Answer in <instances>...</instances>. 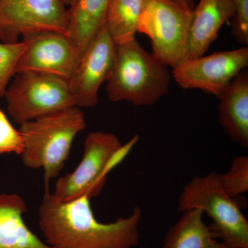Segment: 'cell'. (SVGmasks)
<instances>
[{
    "instance_id": "6da1fadb",
    "label": "cell",
    "mask_w": 248,
    "mask_h": 248,
    "mask_svg": "<svg viewBox=\"0 0 248 248\" xmlns=\"http://www.w3.org/2000/svg\"><path fill=\"white\" fill-rule=\"evenodd\" d=\"M91 199L84 196L60 202L45 192L38 210L40 229L46 243L54 248H134L140 243L141 209L112 223L98 221Z\"/></svg>"
},
{
    "instance_id": "7a4b0ae2",
    "label": "cell",
    "mask_w": 248,
    "mask_h": 248,
    "mask_svg": "<svg viewBox=\"0 0 248 248\" xmlns=\"http://www.w3.org/2000/svg\"><path fill=\"white\" fill-rule=\"evenodd\" d=\"M86 126L84 112L77 107L21 124L22 164L28 169L43 170L45 192L50 180L60 176L75 139Z\"/></svg>"
},
{
    "instance_id": "3957f363",
    "label": "cell",
    "mask_w": 248,
    "mask_h": 248,
    "mask_svg": "<svg viewBox=\"0 0 248 248\" xmlns=\"http://www.w3.org/2000/svg\"><path fill=\"white\" fill-rule=\"evenodd\" d=\"M168 68L136 40L117 45L107 81L109 99L138 107L153 105L169 93L172 75Z\"/></svg>"
},
{
    "instance_id": "277c9868",
    "label": "cell",
    "mask_w": 248,
    "mask_h": 248,
    "mask_svg": "<svg viewBox=\"0 0 248 248\" xmlns=\"http://www.w3.org/2000/svg\"><path fill=\"white\" fill-rule=\"evenodd\" d=\"M139 140L138 135L123 145L115 135L92 132L85 140L84 153L79 165L73 172L58 177L53 195L60 202H70L100 195L107 184L108 175L130 153Z\"/></svg>"
},
{
    "instance_id": "5b68a950",
    "label": "cell",
    "mask_w": 248,
    "mask_h": 248,
    "mask_svg": "<svg viewBox=\"0 0 248 248\" xmlns=\"http://www.w3.org/2000/svg\"><path fill=\"white\" fill-rule=\"evenodd\" d=\"M200 208L208 214L214 237L227 248H248V221L239 205L227 195L219 174L208 173L195 177L183 189L178 203L179 213Z\"/></svg>"
},
{
    "instance_id": "8992f818",
    "label": "cell",
    "mask_w": 248,
    "mask_h": 248,
    "mask_svg": "<svg viewBox=\"0 0 248 248\" xmlns=\"http://www.w3.org/2000/svg\"><path fill=\"white\" fill-rule=\"evenodd\" d=\"M192 14L177 0H144L138 32L149 37L152 53L168 67L186 60Z\"/></svg>"
},
{
    "instance_id": "52a82bcc",
    "label": "cell",
    "mask_w": 248,
    "mask_h": 248,
    "mask_svg": "<svg viewBox=\"0 0 248 248\" xmlns=\"http://www.w3.org/2000/svg\"><path fill=\"white\" fill-rule=\"evenodd\" d=\"M14 78L4 96L8 113L19 125L77 107L67 80L35 72L16 73Z\"/></svg>"
},
{
    "instance_id": "ba28073f",
    "label": "cell",
    "mask_w": 248,
    "mask_h": 248,
    "mask_svg": "<svg viewBox=\"0 0 248 248\" xmlns=\"http://www.w3.org/2000/svg\"><path fill=\"white\" fill-rule=\"evenodd\" d=\"M68 9L62 0H0V42L17 43L29 32L67 34Z\"/></svg>"
},
{
    "instance_id": "9c48e42d",
    "label": "cell",
    "mask_w": 248,
    "mask_h": 248,
    "mask_svg": "<svg viewBox=\"0 0 248 248\" xmlns=\"http://www.w3.org/2000/svg\"><path fill=\"white\" fill-rule=\"evenodd\" d=\"M24 50L16 74L35 72L68 81L76 71L81 53L66 33L51 31L29 32L22 36Z\"/></svg>"
},
{
    "instance_id": "30bf717a",
    "label": "cell",
    "mask_w": 248,
    "mask_h": 248,
    "mask_svg": "<svg viewBox=\"0 0 248 248\" xmlns=\"http://www.w3.org/2000/svg\"><path fill=\"white\" fill-rule=\"evenodd\" d=\"M248 66V48L245 46L185 60L172 68L171 75L183 89H199L218 98Z\"/></svg>"
},
{
    "instance_id": "8fae6325",
    "label": "cell",
    "mask_w": 248,
    "mask_h": 248,
    "mask_svg": "<svg viewBox=\"0 0 248 248\" xmlns=\"http://www.w3.org/2000/svg\"><path fill=\"white\" fill-rule=\"evenodd\" d=\"M115 42L106 27L81 54L76 71L68 80L77 107H95L99 90L107 81L113 67Z\"/></svg>"
},
{
    "instance_id": "7c38bea8",
    "label": "cell",
    "mask_w": 248,
    "mask_h": 248,
    "mask_svg": "<svg viewBox=\"0 0 248 248\" xmlns=\"http://www.w3.org/2000/svg\"><path fill=\"white\" fill-rule=\"evenodd\" d=\"M234 15L232 0H200L193 9L186 60L205 55L222 26Z\"/></svg>"
},
{
    "instance_id": "4fadbf2b",
    "label": "cell",
    "mask_w": 248,
    "mask_h": 248,
    "mask_svg": "<svg viewBox=\"0 0 248 248\" xmlns=\"http://www.w3.org/2000/svg\"><path fill=\"white\" fill-rule=\"evenodd\" d=\"M218 122L232 141L248 147V71L241 72L218 97Z\"/></svg>"
},
{
    "instance_id": "5bb4252c",
    "label": "cell",
    "mask_w": 248,
    "mask_h": 248,
    "mask_svg": "<svg viewBox=\"0 0 248 248\" xmlns=\"http://www.w3.org/2000/svg\"><path fill=\"white\" fill-rule=\"evenodd\" d=\"M27 211L21 196L0 194V248H54L28 228L23 218Z\"/></svg>"
},
{
    "instance_id": "9a60e30c",
    "label": "cell",
    "mask_w": 248,
    "mask_h": 248,
    "mask_svg": "<svg viewBox=\"0 0 248 248\" xmlns=\"http://www.w3.org/2000/svg\"><path fill=\"white\" fill-rule=\"evenodd\" d=\"M110 0H76L68 9L67 35L81 54L105 28Z\"/></svg>"
},
{
    "instance_id": "2e32d148",
    "label": "cell",
    "mask_w": 248,
    "mask_h": 248,
    "mask_svg": "<svg viewBox=\"0 0 248 248\" xmlns=\"http://www.w3.org/2000/svg\"><path fill=\"white\" fill-rule=\"evenodd\" d=\"M182 213L166 233L161 248H227L204 223L203 210L194 208Z\"/></svg>"
},
{
    "instance_id": "e0dca14e",
    "label": "cell",
    "mask_w": 248,
    "mask_h": 248,
    "mask_svg": "<svg viewBox=\"0 0 248 248\" xmlns=\"http://www.w3.org/2000/svg\"><path fill=\"white\" fill-rule=\"evenodd\" d=\"M144 0H110L106 29L116 45L135 39Z\"/></svg>"
},
{
    "instance_id": "ac0fdd59",
    "label": "cell",
    "mask_w": 248,
    "mask_h": 248,
    "mask_svg": "<svg viewBox=\"0 0 248 248\" xmlns=\"http://www.w3.org/2000/svg\"><path fill=\"white\" fill-rule=\"evenodd\" d=\"M223 190L231 198L244 195L248 190V156L241 155L233 159L231 169L224 174H219Z\"/></svg>"
},
{
    "instance_id": "d6986e66",
    "label": "cell",
    "mask_w": 248,
    "mask_h": 248,
    "mask_svg": "<svg viewBox=\"0 0 248 248\" xmlns=\"http://www.w3.org/2000/svg\"><path fill=\"white\" fill-rule=\"evenodd\" d=\"M24 50L22 42L16 44L0 42V98L4 97L16 66Z\"/></svg>"
},
{
    "instance_id": "ffe728a7",
    "label": "cell",
    "mask_w": 248,
    "mask_h": 248,
    "mask_svg": "<svg viewBox=\"0 0 248 248\" xmlns=\"http://www.w3.org/2000/svg\"><path fill=\"white\" fill-rule=\"evenodd\" d=\"M24 138L0 109V155L22 154Z\"/></svg>"
},
{
    "instance_id": "44dd1931",
    "label": "cell",
    "mask_w": 248,
    "mask_h": 248,
    "mask_svg": "<svg viewBox=\"0 0 248 248\" xmlns=\"http://www.w3.org/2000/svg\"><path fill=\"white\" fill-rule=\"evenodd\" d=\"M235 15L232 18V34L239 43L248 45V0H232Z\"/></svg>"
},
{
    "instance_id": "7402d4cb",
    "label": "cell",
    "mask_w": 248,
    "mask_h": 248,
    "mask_svg": "<svg viewBox=\"0 0 248 248\" xmlns=\"http://www.w3.org/2000/svg\"><path fill=\"white\" fill-rule=\"evenodd\" d=\"M179 3L186 6V7L190 8L193 9L194 1L193 0H177Z\"/></svg>"
},
{
    "instance_id": "603a6c76",
    "label": "cell",
    "mask_w": 248,
    "mask_h": 248,
    "mask_svg": "<svg viewBox=\"0 0 248 248\" xmlns=\"http://www.w3.org/2000/svg\"><path fill=\"white\" fill-rule=\"evenodd\" d=\"M63 1V4H64L66 6H71L73 3L75 2L76 0H62Z\"/></svg>"
}]
</instances>
